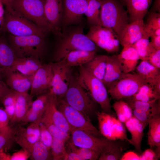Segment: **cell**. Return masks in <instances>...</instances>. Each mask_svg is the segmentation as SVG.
Instances as JSON below:
<instances>
[{
  "label": "cell",
  "mask_w": 160,
  "mask_h": 160,
  "mask_svg": "<svg viewBox=\"0 0 160 160\" xmlns=\"http://www.w3.org/2000/svg\"><path fill=\"white\" fill-rule=\"evenodd\" d=\"M46 36H18L9 34L7 40L16 57L32 58L40 60L46 50Z\"/></svg>",
  "instance_id": "3957f363"
},
{
  "label": "cell",
  "mask_w": 160,
  "mask_h": 160,
  "mask_svg": "<svg viewBox=\"0 0 160 160\" xmlns=\"http://www.w3.org/2000/svg\"><path fill=\"white\" fill-rule=\"evenodd\" d=\"M99 132L106 139L112 141L118 140L129 142L122 123L111 114L104 112H97Z\"/></svg>",
  "instance_id": "7c38bea8"
},
{
  "label": "cell",
  "mask_w": 160,
  "mask_h": 160,
  "mask_svg": "<svg viewBox=\"0 0 160 160\" xmlns=\"http://www.w3.org/2000/svg\"><path fill=\"white\" fill-rule=\"evenodd\" d=\"M108 56L96 55L82 66L92 75L103 81L105 75Z\"/></svg>",
  "instance_id": "f546056e"
},
{
  "label": "cell",
  "mask_w": 160,
  "mask_h": 160,
  "mask_svg": "<svg viewBox=\"0 0 160 160\" xmlns=\"http://www.w3.org/2000/svg\"><path fill=\"white\" fill-rule=\"evenodd\" d=\"M118 56L123 72L125 73H131L134 71L140 60L136 50L132 45L123 47Z\"/></svg>",
  "instance_id": "7402d4cb"
},
{
  "label": "cell",
  "mask_w": 160,
  "mask_h": 160,
  "mask_svg": "<svg viewBox=\"0 0 160 160\" xmlns=\"http://www.w3.org/2000/svg\"><path fill=\"white\" fill-rule=\"evenodd\" d=\"M86 36L97 46L109 53L117 52L119 42L117 36L111 29L102 26L90 27Z\"/></svg>",
  "instance_id": "4fadbf2b"
},
{
  "label": "cell",
  "mask_w": 160,
  "mask_h": 160,
  "mask_svg": "<svg viewBox=\"0 0 160 160\" xmlns=\"http://www.w3.org/2000/svg\"><path fill=\"white\" fill-rule=\"evenodd\" d=\"M160 93L152 85L146 83L143 85L138 92L132 96L128 98L132 100L148 102L160 99Z\"/></svg>",
  "instance_id": "d6a6232c"
},
{
  "label": "cell",
  "mask_w": 160,
  "mask_h": 160,
  "mask_svg": "<svg viewBox=\"0 0 160 160\" xmlns=\"http://www.w3.org/2000/svg\"></svg>",
  "instance_id": "003e7915"
},
{
  "label": "cell",
  "mask_w": 160,
  "mask_h": 160,
  "mask_svg": "<svg viewBox=\"0 0 160 160\" xmlns=\"http://www.w3.org/2000/svg\"><path fill=\"white\" fill-rule=\"evenodd\" d=\"M122 148L120 146L101 153L98 159L100 160H117L121 157Z\"/></svg>",
  "instance_id": "bcb514c9"
},
{
  "label": "cell",
  "mask_w": 160,
  "mask_h": 160,
  "mask_svg": "<svg viewBox=\"0 0 160 160\" xmlns=\"http://www.w3.org/2000/svg\"><path fill=\"white\" fill-rule=\"evenodd\" d=\"M32 78L13 71L6 76V84L11 90L19 93H28L31 85Z\"/></svg>",
  "instance_id": "44dd1931"
},
{
  "label": "cell",
  "mask_w": 160,
  "mask_h": 160,
  "mask_svg": "<svg viewBox=\"0 0 160 160\" xmlns=\"http://www.w3.org/2000/svg\"><path fill=\"white\" fill-rule=\"evenodd\" d=\"M44 0H9L4 4L31 21L46 34L53 33L44 10Z\"/></svg>",
  "instance_id": "277c9868"
},
{
  "label": "cell",
  "mask_w": 160,
  "mask_h": 160,
  "mask_svg": "<svg viewBox=\"0 0 160 160\" xmlns=\"http://www.w3.org/2000/svg\"><path fill=\"white\" fill-rule=\"evenodd\" d=\"M42 116L34 111L30 108L19 124L21 125L28 123H36L39 124Z\"/></svg>",
  "instance_id": "7dc6e473"
},
{
  "label": "cell",
  "mask_w": 160,
  "mask_h": 160,
  "mask_svg": "<svg viewBox=\"0 0 160 160\" xmlns=\"http://www.w3.org/2000/svg\"><path fill=\"white\" fill-rule=\"evenodd\" d=\"M101 25L112 30L119 39L129 23V17L120 0H100Z\"/></svg>",
  "instance_id": "7a4b0ae2"
},
{
  "label": "cell",
  "mask_w": 160,
  "mask_h": 160,
  "mask_svg": "<svg viewBox=\"0 0 160 160\" xmlns=\"http://www.w3.org/2000/svg\"><path fill=\"white\" fill-rule=\"evenodd\" d=\"M2 0H0V19H4L5 10L4 8Z\"/></svg>",
  "instance_id": "91938a15"
},
{
  "label": "cell",
  "mask_w": 160,
  "mask_h": 160,
  "mask_svg": "<svg viewBox=\"0 0 160 160\" xmlns=\"http://www.w3.org/2000/svg\"><path fill=\"white\" fill-rule=\"evenodd\" d=\"M118 55L108 56L105 72L103 82L107 88L123 73Z\"/></svg>",
  "instance_id": "cb8c5ba5"
},
{
  "label": "cell",
  "mask_w": 160,
  "mask_h": 160,
  "mask_svg": "<svg viewBox=\"0 0 160 160\" xmlns=\"http://www.w3.org/2000/svg\"><path fill=\"white\" fill-rule=\"evenodd\" d=\"M126 99V101L130 106L132 109H137L144 111H148L151 109L156 104L158 100H153L148 102H143L132 100L129 98Z\"/></svg>",
  "instance_id": "ee69618b"
},
{
  "label": "cell",
  "mask_w": 160,
  "mask_h": 160,
  "mask_svg": "<svg viewBox=\"0 0 160 160\" xmlns=\"http://www.w3.org/2000/svg\"><path fill=\"white\" fill-rule=\"evenodd\" d=\"M160 28V13L152 12L149 15L145 24L146 34L149 37L153 35L155 31Z\"/></svg>",
  "instance_id": "60d3db41"
},
{
  "label": "cell",
  "mask_w": 160,
  "mask_h": 160,
  "mask_svg": "<svg viewBox=\"0 0 160 160\" xmlns=\"http://www.w3.org/2000/svg\"><path fill=\"white\" fill-rule=\"evenodd\" d=\"M147 83L137 73H123L108 88L111 98L116 100L130 97L136 94L140 87Z\"/></svg>",
  "instance_id": "ba28073f"
},
{
  "label": "cell",
  "mask_w": 160,
  "mask_h": 160,
  "mask_svg": "<svg viewBox=\"0 0 160 160\" xmlns=\"http://www.w3.org/2000/svg\"><path fill=\"white\" fill-rule=\"evenodd\" d=\"M148 143L150 148H156V152L160 157V116L151 118L148 124Z\"/></svg>",
  "instance_id": "f1b7e54d"
},
{
  "label": "cell",
  "mask_w": 160,
  "mask_h": 160,
  "mask_svg": "<svg viewBox=\"0 0 160 160\" xmlns=\"http://www.w3.org/2000/svg\"><path fill=\"white\" fill-rule=\"evenodd\" d=\"M42 64L40 60L33 58L16 57L13 65V71L33 78Z\"/></svg>",
  "instance_id": "484cf974"
},
{
  "label": "cell",
  "mask_w": 160,
  "mask_h": 160,
  "mask_svg": "<svg viewBox=\"0 0 160 160\" xmlns=\"http://www.w3.org/2000/svg\"><path fill=\"white\" fill-rule=\"evenodd\" d=\"M52 77L50 63L42 64L33 76L30 89V96L33 98L48 92Z\"/></svg>",
  "instance_id": "9a60e30c"
},
{
  "label": "cell",
  "mask_w": 160,
  "mask_h": 160,
  "mask_svg": "<svg viewBox=\"0 0 160 160\" xmlns=\"http://www.w3.org/2000/svg\"><path fill=\"white\" fill-rule=\"evenodd\" d=\"M29 153L31 160H47L52 159L50 150L39 141L32 146Z\"/></svg>",
  "instance_id": "8d00e7d4"
},
{
  "label": "cell",
  "mask_w": 160,
  "mask_h": 160,
  "mask_svg": "<svg viewBox=\"0 0 160 160\" xmlns=\"http://www.w3.org/2000/svg\"><path fill=\"white\" fill-rule=\"evenodd\" d=\"M90 0H62V31L68 26L81 24Z\"/></svg>",
  "instance_id": "5bb4252c"
},
{
  "label": "cell",
  "mask_w": 160,
  "mask_h": 160,
  "mask_svg": "<svg viewBox=\"0 0 160 160\" xmlns=\"http://www.w3.org/2000/svg\"><path fill=\"white\" fill-rule=\"evenodd\" d=\"M44 12L46 18L57 36L62 32L63 14L62 0H44Z\"/></svg>",
  "instance_id": "2e32d148"
},
{
  "label": "cell",
  "mask_w": 160,
  "mask_h": 160,
  "mask_svg": "<svg viewBox=\"0 0 160 160\" xmlns=\"http://www.w3.org/2000/svg\"><path fill=\"white\" fill-rule=\"evenodd\" d=\"M46 127L53 137L67 141L70 134L59 128L51 122L42 117L41 121Z\"/></svg>",
  "instance_id": "b9f144b4"
},
{
  "label": "cell",
  "mask_w": 160,
  "mask_h": 160,
  "mask_svg": "<svg viewBox=\"0 0 160 160\" xmlns=\"http://www.w3.org/2000/svg\"><path fill=\"white\" fill-rule=\"evenodd\" d=\"M149 37L146 34L132 45L136 50L139 59L147 60L150 55L155 49L149 40Z\"/></svg>",
  "instance_id": "e575fe53"
},
{
  "label": "cell",
  "mask_w": 160,
  "mask_h": 160,
  "mask_svg": "<svg viewBox=\"0 0 160 160\" xmlns=\"http://www.w3.org/2000/svg\"><path fill=\"white\" fill-rule=\"evenodd\" d=\"M66 142L65 140L53 137L51 148L52 159L66 160L68 153L65 146Z\"/></svg>",
  "instance_id": "74e56055"
},
{
  "label": "cell",
  "mask_w": 160,
  "mask_h": 160,
  "mask_svg": "<svg viewBox=\"0 0 160 160\" xmlns=\"http://www.w3.org/2000/svg\"><path fill=\"white\" fill-rule=\"evenodd\" d=\"M12 91L3 80L0 79V104L5 96Z\"/></svg>",
  "instance_id": "f5cc1de1"
},
{
  "label": "cell",
  "mask_w": 160,
  "mask_h": 160,
  "mask_svg": "<svg viewBox=\"0 0 160 160\" xmlns=\"http://www.w3.org/2000/svg\"><path fill=\"white\" fill-rule=\"evenodd\" d=\"M146 34L143 20L130 22L126 27L119 39L123 47L132 45Z\"/></svg>",
  "instance_id": "ac0fdd59"
},
{
  "label": "cell",
  "mask_w": 160,
  "mask_h": 160,
  "mask_svg": "<svg viewBox=\"0 0 160 160\" xmlns=\"http://www.w3.org/2000/svg\"><path fill=\"white\" fill-rule=\"evenodd\" d=\"M5 6L2 30L15 36L46 35L34 23L15 11L9 6Z\"/></svg>",
  "instance_id": "52a82bcc"
},
{
  "label": "cell",
  "mask_w": 160,
  "mask_h": 160,
  "mask_svg": "<svg viewBox=\"0 0 160 160\" xmlns=\"http://www.w3.org/2000/svg\"><path fill=\"white\" fill-rule=\"evenodd\" d=\"M18 93L12 90L5 96L2 101L4 107L15 105Z\"/></svg>",
  "instance_id": "c3c4849f"
},
{
  "label": "cell",
  "mask_w": 160,
  "mask_h": 160,
  "mask_svg": "<svg viewBox=\"0 0 160 160\" xmlns=\"http://www.w3.org/2000/svg\"><path fill=\"white\" fill-rule=\"evenodd\" d=\"M66 160H81V159L78 154L71 151L68 153Z\"/></svg>",
  "instance_id": "680465c9"
},
{
  "label": "cell",
  "mask_w": 160,
  "mask_h": 160,
  "mask_svg": "<svg viewBox=\"0 0 160 160\" xmlns=\"http://www.w3.org/2000/svg\"><path fill=\"white\" fill-rule=\"evenodd\" d=\"M49 95V101L42 117L63 131L70 134L71 129L69 124L63 114L57 107V99Z\"/></svg>",
  "instance_id": "e0dca14e"
},
{
  "label": "cell",
  "mask_w": 160,
  "mask_h": 160,
  "mask_svg": "<svg viewBox=\"0 0 160 160\" xmlns=\"http://www.w3.org/2000/svg\"><path fill=\"white\" fill-rule=\"evenodd\" d=\"M9 120L4 108L0 107V129L9 124Z\"/></svg>",
  "instance_id": "db71d44e"
},
{
  "label": "cell",
  "mask_w": 160,
  "mask_h": 160,
  "mask_svg": "<svg viewBox=\"0 0 160 160\" xmlns=\"http://www.w3.org/2000/svg\"><path fill=\"white\" fill-rule=\"evenodd\" d=\"M151 64L160 69V49L155 50L151 53L147 60Z\"/></svg>",
  "instance_id": "681fc988"
},
{
  "label": "cell",
  "mask_w": 160,
  "mask_h": 160,
  "mask_svg": "<svg viewBox=\"0 0 160 160\" xmlns=\"http://www.w3.org/2000/svg\"><path fill=\"white\" fill-rule=\"evenodd\" d=\"M124 123L131 136L129 142L134 147L137 152L141 153V143L145 128L143 125L133 116Z\"/></svg>",
  "instance_id": "d4e9b609"
},
{
  "label": "cell",
  "mask_w": 160,
  "mask_h": 160,
  "mask_svg": "<svg viewBox=\"0 0 160 160\" xmlns=\"http://www.w3.org/2000/svg\"><path fill=\"white\" fill-rule=\"evenodd\" d=\"M57 36L59 38L53 56V62L61 60L73 51H96L97 46L84 33L83 27L81 24L66 28Z\"/></svg>",
  "instance_id": "6da1fadb"
},
{
  "label": "cell",
  "mask_w": 160,
  "mask_h": 160,
  "mask_svg": "<svg viewBox=\"0 0 160 160\" xmlns=\"http://www.w3.org/2000/svg\"><path fill=\"white\" fill-rule=\"evenodd\" d=\"M56 105L65 117L71 130H80L100 137L99 131L92 124L90 119L70 105L63 99H57Z\"/></svg>",
  "instance_id": "9c48e42d"
},
{
  "label": "cell",
  "mask_w": 160,
  "mask_h": 160,
  "mask_svg": "<svg viewBox=\"0 0 160 160\" xmlns=\"http://www.w3.org/2000/svg\"><path fill=\"white\" fill-rule=\"evenodd\" d=\"M49 63L53 77L48 93L57 99H62L68 89L72 74V68L67 66L63 59Z\"/></svg>",
  "instance_id": "8fae6325"
},
{
  "label": "cell",
  "mask_w": 160,
  "mask_h": 160,
  "mask_svg": "<svg viewBox=\"0 0 160 160\" xmlns=\"http://www.w3.org/2000/svg\"><path fill=\"white\" fill-rule=\"evenodd\" d=\"M151 38V43L156 50L160 49V36L153 35Z\"/></svg>",
  "instance_id": "11a10c76"
},
{
  "label": "cell",
  "mask_w": 160,
  "mask_h": 160,
  "mask_svg": "<svg viewBox=\"0 0 160 160\" xmlns=\"http://www.w3.org/2000/svg\"><path fill=\"white\" fill-rule=\"evenodd\" d=\"M70 134L71 142L75 146L90 149L100 154L121 146L115 141L100 138L80 130H73Z\"/></svg>",
  "instance_id": "30bf717a"
},
{
  "label": "cell",
  "mask_w": 160,
  "mask_h": 160,
  "mask_svg": "<svg viewBox=\"0 0 160 160\" xmlns=\"http://www.w3.org/2000/svg\"><path fill=\"white\" fill-rule=\"evenodd\" d=\"M159 105L157 101L151 109L144 111L137 109L132 110L133 116L139 120L145 128L148 125L149 120L157 115L159 112Z\"/></svg>",
  "instance_id": "f35d334b"
},
{
  "label": "cell",
  "mask_w": 160,
  "mask_h": 160,
  "mask_svg": "<svg viewBox=\"0 0 160 160\" xmlns=\"http://www.w3.org/2000/svg\"><path fill=\"white\" fill-rule=\"evenodd\" d=\"M16 57L7 40L0 37V79H5L7 74L13 72V65Z\"/></svg>",
  "instance_id": "d6986e66"
},
{
  "label": "cell",
  "mask_w": 160,
  "mask_h": 160,
  "mask_svg": "<svg viewBox=\"0 0 160 160\" xmlns=\"http://www.w3.org/2000/svg\"><path fill=\"white\" fill-rule=\"evenodd\" d=\"M124 4L126 5L128 0H120Z\"/></svg>",
  "instance_id": "be15d7a7"
},
{
  "label": "cell",
  "mask_w": 160,
  "mask_h": 160,
  "mask_svg": "<svg viewBox=\"0 0 160 160\" xmlns=\"http://www.w3.org/2000/svg\"><path fill=\"white\" fill-rule=\"evenodd\" d=\"M15 126L9 124L0 129V152L7 151L10 149L15 142Z\"/></svg>",
  "instance_id": "836d02e7"
},
{
  "label": "cell",
  "mask_w": 160,
  "mask_h": 160,
  "mask_svg": "<svg viewBox=\"0 0 160 160\" xmlns=\"http://www.w3.org/2000/svg\"><path fill=\"white\" fill-rule=\"evenodd\" d=\"M33 98L28 93H18L15 105V113L9 125L14 126L19 124L31 108Z\"/></svg>",
  "instance_id": "603a6c76"
},
{
  "label": "cell",
  "mask_w": 160,
  "mask_h": 160,
  "mask_svg": "<svg viewBox=\"0 0 160 160\" xmlns=\"http://www.w3.org/2000/svg\"><path fill=\"white\" fill-rule=\"evenodd\" d=\"M122 158L123 159L140 160V156H139L135 153L131 152L127 153Z\"/></svg>",
  "instance_id": "6f0895ef"
},
{
  "label": "cell",
  "mask_w": 160,
  "mask_h": 160,
  "mask_svg": "<svg viewBox=\"0 0 160 160\" xmlns=\"http://www.w3.org/2000/svg\"><path fill=\"white\" fill-rule=\"evenodd\" d=\"M39 126L40 131L39 141L50 150L52 143L53 137L45 126L41 121Z\"/></svg>",
  "instance_id": "f6af8a7d"
},
{
  "label": "cell",
  "mask_w": 160,
  "mask_h": 160,
  "mask_svg": "<svg viewBox=\"0 0 160 160\" xmlns=\"http://www.w3.org/2000/svg\"><path fill=\"white\" fill-rule=\"evenodd\" d=\"M113 107L117 119L122 123H124L133 116L132 109L123 99L116 100L113 104Z\"/></svg>",
  "instance_id": "d590c367"
},
{
  "label": "cell",
  "mask_w": 160,
  "mask_h": 160,
  "mask_svg": "<svg viewBox=\"0 0 160 160\" xmlns=\"http://www.w3.org/2000/svg\"><path fill=\"white\" fill-rule=\"evenodd\" d=\"M79 71L76 77L80 85L100 105L102 111L111 114L112 112L108 90L103 81L92 75L82 66H79Z\"/></svg>",
  "instance_id": "5b68a950"
},
{
  "label": "cell",
  "mask_w": 160,
  "mask_h": 160,
  "mask_svg": "<svg viewBox=\"0 0 160 160\" xmlns=\"http://www.w3.org/2000/svg\"><path fill=\"white\" fill-rule=\"evenodd\" d=\"M2 30V29L1 28H0V30Z\"/></svg>",
  "instance_id": "03108f58"
},
{
  "label": "cell",
  "mask_w": 160,
  "mask_h": 160,
  "mask_svg": "<svg viewBox=\"0 0 160 160\" xmlns=\"http://www.w3.org/2000/svg\"><path fill=\"white\" fill-rule=\"evenodd\" d=\"M160 0H155L153 6V9L156 11L160 12Z\"/></svg>",
  "instance_id": "94428289"
},
{
  "label": "cell",
  "mask_w": 160,
  "mask_h": 160,
  "mask_svg": "<svg viewBox=\"0 0 160 160\" xmlns=\"http://www.w3.org/2000/svg\"><path fill=\"white\" fill-rule=\"evenodd\" d=\"M63 99L68 105L89 118L96 114L95 102L79 83L71 76L67 90Z\"/></svg>",
  "instance_id": "8992f818"
},
{
  "label": "cell",
  "mask_w": 160,
  "mask_h": 160,
  "mask_svg": "<svg viewBox=\"0 0 160 160\" xmlns=\"http://www.w3.org/2000/svg\"><path fill=\"white\" fill-rule=\"evenodd\" d=\"M4 109L8 115L10 121L12 119L14 115L15 105L4 107Z\"/></svg>",
  "instance_id": "9f6ffc18"
},
{
  "label": "cell",
  "mask_w": 160,
  "mask_h": 160,
  "mask_svg": "<svg viewBox=\"0 0 160 160\" xmlns=\"http://www.w3.org/2000/svg\"><path fill=\"white\" fill-rule=\"evenodd\" d=\"M140 157V160H155L159 159L156 152L150 148L147 149L142 153Z\"/></svg>",
  "instance_id": "f907efd6"
},
{
  "label": "cell",
  "mask_w": 160,
  "mask_h": 160,
  "mask_svg": "<svg viewBox=\"0 0 160 160\" xmlns=\"http://www.w3.org/2000/svg\"><path fill=\"white\" fill-rule=\"evenodd\" d=\"M135 69L137 73L141 76L147 83L153 86L160 93V69L145 60H142L137 65Z\"/></svg>",
  "instance_id": "ffe728a7"
},
{
  "label": "cell",
  "mask_w": 160,
  "mask_h": 160,
  "mask_svg": "<svg viewBox=\"0 0 160 160\" xmlns=\"http://www.w3.org/2000/svg\"><path fill=\"white\" fill-rule=\"evenodd\" d=\"M49 98L48 92L38 96L37 98L33 101L30 109L41 116L44 112Z\"/></svg>",
  "instance_id": "7bdbcfd3"
},
{
  "label": "cell",
  "mask_w": 160,
  "mask_h": 160,
  "mask_svg": "<svg viewBox=\"0 0 160 160\" xmlns=\"http://www.w3.org/2000/svg\"><path fill=\"white\" fill-rule=\"evenodd\" d=\"M152 1V0H128L126 5L130 22L143 20Z\"/></svg>",
  "instance_id": "4316f807"
},
{
  "label": "cell",
  "mask_w": 160,
  "mask_h": 160,
  "mask_svg": "<svg viewBox=\"0 0 160 160\" xmlns=\"http://www.w3.org/2000/svg\"><path fill=\"white\" fill-rule=\"evenodd\" d=\"M4 19H0V28L2 30V26L3 24Z\"/></svg>",
  "instance_id": "6125c7cd"
},
{
  "label": "cell",
  "mask_w": 160,
  "mask_h": 160,
  "mask_svg": "<svg viewBox=\"0 0 160 160\" xmlns=\"http://www.w3.org/2000/svg\"><path fill=\"white\" fill-rule=\"evenodd\" d=\"M30 157L29 153L26 151L22 150L14 153L10 157L9 160H27Z\"/></svg>",
  "instance_id": "816d5d0a"
},
{
  "label": "cell",
  "mask_w": 160,
  "mask_h": 160,
  "mask_svg": "<svg viewBox=\"0 0 160 160\" xmlns=\"http://www.w3.org/2000/svg\"><path fill=\"white\" fill-rule=\"evenodd\" d=\"M9 0H2L4 4L7 3Z\"/></svg>",
  "instance_id": "e7e4bbea"
},
{
  "label": "cell",
  "mask_w": 160,
  "mask_h": 160,
  "mask_svg": "<svg viewBox=\"0 0 160 160\" xmlns=\"http://www.w3.org/2000/svg\"><path fill=\"white\" fill-rule=\"evenodd\" d=\"M15 126V142L29 153L33 145L39 141V137L31 134L25 128L20 125L17 124Z\"/></svg>",
  "instance_id": "4dcf8cb0"
},
{
  "label": "cell",
  "mask_w": 160,
  "mask_h": 160,
  "mask_svg": "<svg viewBox=\"0 0 160 160\" xmlns=\"http://www.w3.org/2000/svg\"><path fill=\"white\" fill-rule=\"evenodd\" d=\"M96 55V51L78 50L70 52L63 60L67 66L72 68L83 65Z\"/></svg>",
  "instance_id": "83f0119b"
},
{
  "label": "cell",
  "mask_w": 160,
  "mask_h": 160,
  "mask_svg": "<svg viewBox=\"0 0 160 160\" xmlns=\"http://www.w3.org/2000/svg\"><path fill=\"white\" fill-rule=\"evenodd\" d=\"M100 0H90L84 14L90 27L102 26L100 19Z\"/></svg>",
  "instance_id": "1f68e13d"
},
{
  "label": "cell",
  "mask_w": 160,
  "mask_h": 160,
  "mask_svg": "<svg viewBox=\"0 0 160 160\" xmlns=\"http://www.w3.org/2000/svg\"><path fill=\"white\" fill-rule=\"evenodd\" d=\"M68 145L70 149L78 154L81 160L98 159L100 154V153L90 149L77 147L71 142Z\"/></svg>",
  "instance_id": "ab89813d"
}]
</instances>
